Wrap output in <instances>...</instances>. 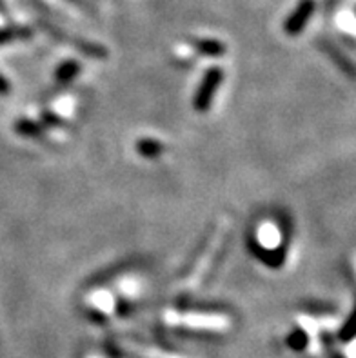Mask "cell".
<instances>
[{
    "label": "cell",
    "mask_w": 356,
    "mask_h": 358,
    "mask_svg": "<svg viewBox=\"0 0 356 358\" xmlns=\"http://www.w3.org/2000/svg\"><path fill=\"white\" fill-rule=\"evenodd\" d=\"M22 35V31H11V29H0V45L6 42H11L15 36Z\"/></svg>",
    "instance_id": "obj_5"
},
{
    "label": "cell",
    "mask_w": 356,
    "mask_h": 358,
    "mask_svg": "<svg viewBox=\"0 0 356 358\" xmlns=\"http://www.w3.org/2000/svg\"><path fill=\"white\" fill-rule=\"evenodd\" d=\"M287 342H289V345L293 348V350H304V348L307 345V336L304 335L302 331H294L293 335L289 336Z\"/></svg>",
    "instance_id": "obj_4"
},
{
    "label": "cell",
    "mask_w": 356,
    "mask_h": 358,
    "mask_svg": "<svg viewBox=\"0 0 356 358\" xmlns=\"http://www.w3.org/2000/svg\"><path fill=\"white\" fill-rule=\"evenodd\" d=\"M8 91H9L8 80L0 75V95H4V93H8Z\"/></svg>",
    "instance_id": "obj_6"
},
{
    "label": "cell",
    "mask_w": 356,
    "mask_h": 358,
    "mask_svg": "<svg viewBox=\"0 0 356 358\" xmlns=\"http://www.w3.org/2000/svg\"><path fill=\"white\" fill-rule=\"evenodd\" d=\"M222 77L224 75H222V71L218 68H213L206 73L202 86H200V90L194 95V108L199 109V111H208V108L213 102V96H215L218 86H220Z\"/></svg>",
    "instance_id": "obj_1"
},
{
    "label": "cell",
    "mask_w": 356,
    "mask_h": 358,
    "mask_svg": "<svg viewBox=\"0 0 356 358\" xmlns=\"http://www.w3.org/2000/svg\"><path fill=\"white\" fill-rule=\"evenodd\" d=\"M313 11H315V2L313 0H302L298 8L294 9V13L287 18L285 22V31L289 35H297L304 29V26L307 24V20L311 18Z\"/></svg>",
    "instance_id": "obj_2"
},
{
    "label": "cell",
    "mask_w": 356,
    "mask_h": 358,
    "mask_svg": "<svg viewBox=\"0 0 356 358\" xmlns=\"http://www.w3.org/2000/svg\"><path fill=\"white\" fill-rule=\"evenodd\" d=\"M199 50H202L206 55H218L224 51V45L218 44L215 41H206V42H199Z\"/></svg>",
    "instance_id": "obj_3"
}]
</instances>
